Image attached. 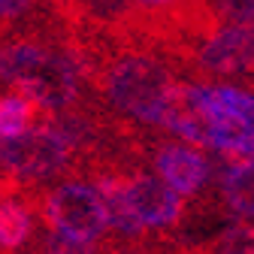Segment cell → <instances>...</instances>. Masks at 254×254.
I'll list each match as a JSON object with an SVG mask.
<instances>
[{
    "mask_svg": "<svg viewBox=\"0 0 254 254\" xmlns=\"http://www.w3.org/2000/svg\"><path fill=\"white\" fill-rule=\"evenodd\" d=\"M40 230V215L21 190L0 200V254H24Z\"/></svg>",
    "mask_w": 254,
    "mask_h": 254,
    "instance_id": "obj_9",
    "label": "cell"
},
{
    "mask_svg": "<svg viewBox=\"0 0 254 254\" xmlns=\"http://www.w3.org/2000/svg\"><path fill=\"white\" fill-rule=\"evenodd\" d=\"M0 85L24 94L40 109V118L76 106L88 94L58 34H21L6 40L0 46Z\"/></svg>",
    "mask_w": 254,
    "mask_h": 254,
    "instance_id": "obj_2",
    "label": "cell"
},
{
    "mask_svg": "<svg viewBox=\"0 0 254 254\" xmlns=\"http://www.w3.org/2000/svg\"><path fill=\"white\" fill-rule=\"evenodd\" d=\"M49 3H55V6H58V3H73V0H49Z\"/></svg>",
    "mask_w": 254,
    "mask_h": 254,
    "instance_id": "obj_16",
    "label": "cell"
},
{
    "mask_svg": "<svg viewBox=\"0 0 254 254\" xmlns=\"http://www.w3.org/2000/svg\"><path fill=\"white\" fill-rule=\"evenodd\" d=\"M0 176L18 188H43L46 182L76 176V154L49 121H37L24 133L0 139Z\"/></svg>",
    "mask_w": 254,
    "mask_h": 254,
    "instance_id": "obj_4",
    "label": "cell"
},
{
    "mask_svg": "<svg viewBox=\"0 0 254 254\" xmlns=\"http://www.w3.org/2000/svg\"><path fill=\"white\" fill-rule=\"evenodd\" d=\"M148 164L157 170V176L173 190H179L182 197H197L212 179L209 154L190 148V145H182V142H170V139H154L151 136Z\"/></svg>",
    "mask_w": 254,
    "mask_h": 254,
    "instance_id": "obj_7",
    "label": "cell"
},
{
    "mask_svg": "<svg viewBox=\"0 0 254 254\" xmlns=\"http://www.w3.org/2000/svg\"><path fill=\"white\" fill-rule=\"evenodd\" d=\"M197 248L203 254H254V221H236Z\"/></svg>",
    "mask_w": 254,
    "mask_h": 254,
    "instance_id": "obj_12",
    "label": "cell"
},
{
    "mask_svg": "<svg viewBox=\"0 0 254 254\" xmlns=\"http://www.w3.org/2000/svg\"><path fill=\"white\" fill-rule=\"evenodd\" d=\"M136 6H142V9H157V6H170V3H176V0H133Z\"/></svg>",
    "mask_w": 254,
    "mask_h": 254,
    "instance_id": "obj_14",
    "label": "cell"
},
{
    "mask_svg": "<svg viewBox=\"0 0 254 254\" xmlns=\"http://www.w3.org/2000/svg\"><path fill=\"white\" fill-rule=\"evenodd\" d=\"M88 182L97 188V194L106 206V218H109V227L115 230V236L121 239H145V227L142 221L136 218L133 206H130V197H127V173H118V170H100L88 176Z\"/></svg>",
    "mask_w": 254,
    "mask_h": 254,
    "instance_id": "obj_8",
    "label": "cell"
},
{
    "mask_svg": "<svg viewBox=\"0 0 254 254\" xmlns=\"http://www.w3.org/2000/svg\"><path fill=\"white\" fill-rule=\"evenodd\" d=\"M15 190H21L18 185H12L9 179H3V176H0V200H3V197H9V194H15Z\"/></svg>",
    "mask_w": 254,
    "mask_h": 254,
    "instance_id": "obj_15",
    "label": "cell"
},
{
    "mask_svg": "<svg viewBox=\"0 0 254 254\" xmlns=\"http://www.w3.org/2000/svg\"><path fill=\"white\" fill-rule=\"evenodd\" d=\"M215 188L233 221H254V157L233 161Z\"/></svg>",
    "mask_w": 254,
    "mask_h": 254,
    "instance_id": "obj_10",
    "label": "cell"
},
{
    "mask_svg": "<svg viewBox=\"0 0 254 254\" xmlns=\"http://www.w3.org/2000/svg\"><path fill=\"white\" fill-rule=\"evenodd\" d=\"M40 121V109L24 94H0V139H9L24 133L27 127Z\"/></svg>",
    "mask_w": 254,
    "mask_h": 254,
    "instance_id": "obj_11",
    "label": "cell"
},
{
    "mask_svg": "<svg viewBox=\"0 0 254 254\" xmlns=\"http://www.w3.org/2000/svg\"><path fill=\"white\" fill-rule=\"evenodd\" d=\"M179 76L182 70L157 49L103 30L97 70L88 82V91L124 121L136 127H161L164 106L173 88L182 82Z\"/></svg>",
    "mask_w": 254,
    "mask_h": 254,
    "instance_id": "obj_1",
    "label": "cell"
},
{
    "mask_svg": "<svg viewBox=\"0 0 254 254\" xmlns=\"http://www.w3.org/2000/svg\"><path fill=\"white\" fill-rule=\"evenodd\" d=\"M127 197L145 230H161L157 236L176 239L188 215V203L179 190H173L161 176L145 173V167H136L127 173Z\"/></svg>",
    "mask_w": 254,
    "mask_h": 254,
    "instance_id": "obj_6",
    "label": "cell"
},
{
    "mask_svg": "<svg viewBox=\"0 0 254 254\" xmlns=\"http://www.w3.org/2000/svg\"><path fill=\"white\" fill-rule=\"evenodd\" d=\"M21 194L52 230H61L82 242H100L106 236V206L97 188L82 176H67L52 188H21Z\"/></svg>",
    "mask_w": 254,
    "mask_h": 254,
    "instance_id": "obj_3",
    "label": "cell"
},
{
    "mask_svg": "<svg viewBox=\"0 0 254 254\" xmlns=\"http://www.w3.org/2000/svg\"><path fill=\"white\" fill-rule=\"evenodd\" d=\"M215 9L230 24H254V0H215Z\"/></svg>",
    "mask_w": 254,
    "mask_h": 254,
    "instance_id": "obj_13",
    "label": "cell"
},
{
    "mask_svg": "<svg viewBox=\"0 0 254 254\" xmlns=\"http://www.w3.org/2000/svg\"><path fill=\"white\" fill-rule=\"evenodd\" d=\"M190 76H242L254 82V24H221L188 61Z\"/></svg>",
    "mask_w": 254,
    "mask_h": 254,
    "instance_id": "obj_5",
    "label": "cell"
}]
</instances>
